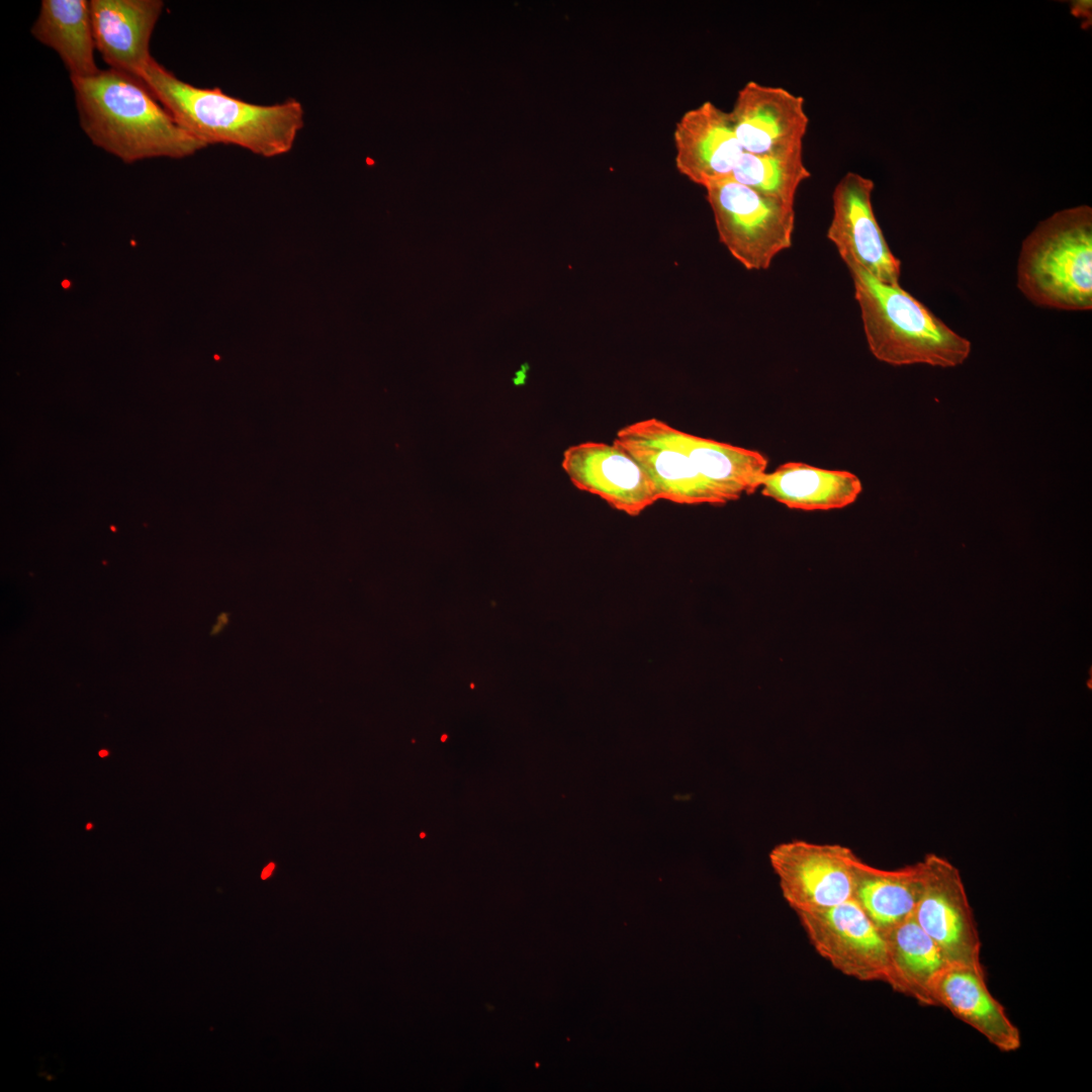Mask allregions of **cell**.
<instances>
[{
  "instance_id": "cell-6",
  "label": "cell",
  "mask_w": 1092,
  "mask_h": 1092,
  "mask_svg": "<svg viewBox=\"0 0 1092 1092\" xmlns=\"http://www.w3.org/2000/svg\"><path fill=\"white\" fill-rule=\"evenodd\" d=\"M859 859L844 845L801 839L778 843L768 853L782 896L796 914L854 898Z\"/></svg>"
},
{
  "instance_id": "cell-11",
  "label": "cell",
  "mask_w": 1092,
  "mask_h": 1092,
  "mask_svg": "<svg viewBox=\"0 0 1092 1092\" xmlns=\"http://www.w3.org/2000/svg\"><path fill=\"white\" fill-rule=\"evenodd\" d=\"M746 153L779 154L803 150L809 118L805 100L783 87L747 82L729 112Z\"/></svg>"
},
{
  "instance_id": "cell-20",
  "label": "cell",
  "mask_w": 1092,
  "mask_h": 1092,
  "mask_svg": "<svg viewBox=\"0 0 1092 1092\" xmlns=\"http://www.w3.org/2000/svg\"><path fill=\"white\" fill-rule=\"evenodd\" d=\"M810 176L803 150L766 155L744 152L731 179L763 195L795 203L799 186Z\"/></svg>"
},
{
  "instance_id": "cell-23",
  "label": "cell",
  "mask_w": 1092,
  "mask_h": 1092,
  "mask_svg": "<svg viewBox=\"0 0 1092 1092\" xmlns=\"http://www.w3.org/2000/svg\"><path fill=\"white\" fill-rule=\"evenodd\" d=\"M108 754H109V752L106 749H102V750L99 751V756H101V757H105Z\"/></svg>"
},
{
  "instance_id": "cell-9",
  "label": "cell",
  "mask_w": 1092,
  "mask_h": 1092,
  "mask_svg": "<svg viewBox=\"0 0 1092 1092\" xmlns=\"http://www.w3.org/2000/svg\"><path fill=\"white\" fill-rule=\"evenodd\" d=\"M873 180L848 172L832 193L827 238L842 261L856 264L879 281L899 285L901 262L890 250L872 205Z\"/></svg>"
},
{
  "instance_id": "cell-5",
  "label": "cell",
  "mask_w": 1092,
  "mask_h": 1092,
  "mask_svg": "<svg viewBox=\"0 0 1092 1092\" xmlns=\"http://www.w3.org/2000/svg\"><path fill=\"white\" fill-rule=\"evenodd\" d=\"M722 244L747 270H766L791 248L795 203L763 195L731 178L705 186Z\"/></svg>"
},
{
  "instance_id": "cell-19",
  "label": "cell",
  "mask_w": 1092,
  "mask_h": 1092,
  "mask_svg": "<svg viewBox=\"0 0 1092 1092\" xmlns=\"http://www.w3.org/2000/svg\"><path fill=\"white\" fill-rule=\"evenodd\" d=\"M892 979L890 987L921 1005L934 1006L931 986L949 963L913 917L885 933Z\"/></svg>"
},
{
  "instance_id": "cell-18",
  "label": "cell",
  "mask_w": 1092,
  "mask_h": 1092,
  "mask_svg": "<svg viewBox=\"0 0 1092 1092\" xmlns=\"http://www.w3.org/2000/svg\"><path fill=\"white\" fill-rule=\"evenodd\" d=\"M923 886L922 861L896 870H882L859 859L854 898L885 934L913 917Z\"/></svg>"
},
{
  "instance_id": "cell-22",
  "label": "cell",
  "mask_w": 1092,
  "mask_h": 1092,
  "mask_svg": "<svg viewBox=\"0 0 1092 1092\" xmlns=\"http://www.w3.org/2000/svg\"><path fill=\"white\" fill-rule=\"evenodd\" d=\"M273 870H274V863L271 862L263 870V872L261 874V878L263 880L267 879L272 874Z\"/></svg>"
},
{
  "instance_id": "cell-4",
  "label": "cell",
  "mask_w": 1092,
  "mask_h": 1092,
  "mask_svg": "<svg viewBox=\"0 0 1092 1092\" xmlns=\"http://www.w3.org/2000/svg\"><path fill=\"white\" fill-rule=\"evenodd\" d=\"M1017 287L1032 303L1061 310L1092 307V208L1062 209L1022 242Z\"/></svg>"
},
{
  "instance_id": "cell-10",
  "label": "cell",
  "mask_w": 1092,
  "mask_h": 1092,
  "mask_svg": "<svg viewBox=\"0 0 1092 1092\" xmlns=\"http://www.w3.org/2000/svg\"><path fill=\"white\" fill-rule=\"evenodd\" d=\"M561 465L577 489L628 516H638L659 500L648 473L614 442L572 445L563 452Z\"/></svg>"
},
{
  "instance_id": "cell-7",
  "label": "cell",
  "mask_w": 1092,
  "mask_h": 1092,
  "mask_svg": "<svg viewBox=\"0 0 1092 1092\" xmlns=\"http://www.w3.org/2000/svg\"><path fill=\"white\" fill-rule=\"evenodd\" d=\"M797 916L812 947L832 968L857 981L890 986L892 971L886 936L855 898Z\"/></svg>"
},
{
  "instance_id": "cell-3",
  "label": "cell",
  "mask_w": 1092,
  "mask_h": 1092,
  "mask_svg": "<svg viewBox=\"0 0 1092 1092\" xmlns=\"http://www.w3.org/2000/svg\"><path fill=\"white\" fill-rule=\"evenodd\" d=\"M860 310L866 340L879 361L943 368L963 364L971 343L900 285L883 283L856 264L846 265Z\"/></svg>"
},
{
  "instance_id": "cell-12",
  "label": "cell",
  "mask_w": 1092,
  "mask_h": 1092,
  "mask_svg": "<svg viewBox=\"0 0 1092 1092\" xmlns=\"http://www.w3.org/2000/svg\"><path fill=\"white\" fill-rule=\"evenodd\" d=\"M673 141L677 170L703 187L731 178L734 167L744 153L729 112L710 101L680 117L674 128Z\"/></svg>"
},
{
  "instance_id": "cell-15",
  "label": "cell",
  "mask_w": 1092,
  "mask_h": 1092,
  "mask_svg": "<svg viewBox=\"0 0 1092 1092\" xmlns=\"http://www.w3.org/2000/svg\"><path fill=\"white\" fill-rule=\"evenodd\" d=\"M761 494L790 509L829 511L853 504L862 491L860 479L845 470L787 462L767 472Z\"/></svg>"
},
{
  "instance_id": "cell-2",
  "label": "cell",
  "mask_w": 1092,
  "mask_h": 1092,
  "mask_svg": "<svg viewBox=\"0 0 1092 1092\" xmlns=\"http://www.w3.org/2000/svg\"><path fill=\"white\" fill-rule=\"evenodd\" d=\"M71 82L81 128L92 144L124 163L184 159L207 147L130 75L109 68Z\"/></svg>"
},
{
  "instance_id": "cell-25",
  "label": "cell",
  "mask_w": 1092,
  "mask_h": 1092,
  "mask_svg": "<svg viewBox=\"0 0 1092 1092\" xmlns=\"http://www.w3.org/2000/svg\"><path fill=\"white\" fill-rule=\"evenodd\" d=\"M92 827H93V825H92L91 823H88V824H87V826H86V828H87L88 830H89V829H91Z\"/></svg>"
},
{
  "instance_id": "cell-21",
  "label": "cell",
  "mask_w": 1092,
  "mask_h": 1092,
  "mask_svg": "<svg viewBox=\"0 0 1092 1092\" xmlns=\"http://www.w3.org/2000/svg\"><path fill=\"white\" fill-rule=\"evenodd\" d=\"M1091 7L1090 0L1074 1L1071 5V13L1077 17L1084 18L1087 22V26H1089L1088 22L1089 24L1091 23Z\"/></svg>"
},
{
  "instance_id": "cell-17",
  "label": "cell",
  "mask_w": 1092,
  "mask_h": 1092,
  "mask_svg": "<svg viewBox=\"0 0 1092 1092\" xmlns=\"http://www.w3.org/2000/svg\"><path fill=\"white\" fill-rule=\"evenodd\" d=\"M33 37L53 49L71 78L97 74L90 5L86 0H42L31 29Z\"/></svg>"
},
{
  "instance_id": "cell-16",
  "label": "cell",
  "mask_w": 1092,
  "mask_h": 1092,
  "mask_svg": "<svg viewBox=\"0 0 1092 1092\" xmlns=\"http://www.w3.org/2000/svg\"><path fill=\"white\" fill-rule=\"evenodd\" d=\"M675 434L694 468L726 503L760 488L767 473L762 453L677 429Z\"/></svg>"
},
{
  "instance_id": "cell-24",
  "label": "cell",
  "mask_w": 1092,
  "mask_h": 1092,
  "mask_svg": "<svg viewBox=\"0 0 1092 1092\" xmlns=\"http://www.w3.org/2000/svg\"><path fill=\"white\" fill-rule=\"evenodd\" d=\"M62 286H63L64 288H69V287H70V281H69V280H67V279L63 280V282H62Z\"/></svg>"
},
{
  "instance_id": "cell-14",
  "label": "cell",
  "mask_w": 1092,
  "mask_h": 1092,
  "mask_svg": "<svg viewBox=\"0 0 1092 1092\" xmlns=\"http://www.w3.org/2000/svg\"><path fill=\"white\" fill-rule=\"evenodd\" d=\"M89 5L95 47L104 62L136 79L153 59L150 41L164 2L91 0Z\"/></svg>"
},
{
  "instance_id": "cell-8",
  "label": "cell",
  "mask_w": 1092,
  "mask_h": 1092,
  "mask_svg": "<svg viewBox=\"0 0 1092 1092\" xmlns=\"http://www.w3.org/2000/svg\"><path fill=\"white\" fill-rule=\"evenodd\" d=\"M921 861L924 886L914 920L949 964L981 966V939L959 869L934 853Z\"/></svg>"
},
{
  "instance_id": "cell-13",
  "label": "cell",
  "mask_w": 1092,
  "mask_h": 1092,
  "mask_svg": "<svg viewBox=\"0 0 1092 1092\" xmlns=\"http://www.w3.org/2000/svg\"><path fill=\"white\" fill-rule=\"evenodd\" d=\"M934 1006L947 1009L1003 1053L1021 1046L1018 1027L988 989L982 965L948 964L931 986Z\"/></svg>"
},
{
  "instance_id": "cell-1",
  "label": "cell",
  "mask_w": 1092,
  "mask_h": 1092,
  "mask_svg": "<svg viewBox=\"0 0 1092 1092\" xmlns=\"http://www.w3.org/2000/svg\"><path fill=\"white\" fill-rule=\"evenodd\" d=\"M136 79L179 125L206 146L232 145L274 158L291 151L304 126V109L296 99L250 103L217 87L200 88L180 80L154 58Z\"/></svg>"
}]
</instances>
